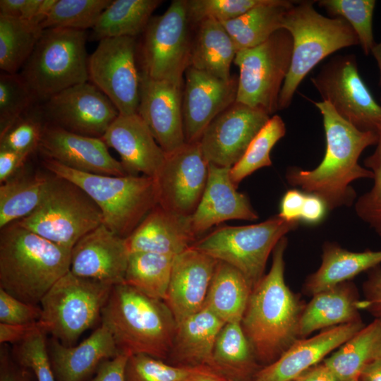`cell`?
<instances>
[{
  "label": "cell",
  "mask_w": 381,
  "mask_h": 381,
  "mask_svg": "<svg viewBox=\"0 0 381 381\" xmlns=\"http://www.w3.org/2000/svg\"><path fill=\"white\" fill-rule=\"evenodd\" d=\"M292 381H296L295 380H292Z\"/></svg>",
  "instance_id": "obj_64"
},
{
  "label": "cell",
  "mask_w": 381,
  "mask_h": 381,
  "mask_svg": "<svg viewBox=\"0 0 381 381\" xmlns=\"http://www.w3.org/2000/svg\"><path fill=\"white\" fill-rule=\"evenodd\" d=\"M182 381H229L208 366H202Z\"/></svg>",
  "instance_id": "obj_59"
},
{
  "label": "cell",
  "mask_w": 381,
  "mask_h": 381,
  "mask_svg": "<svg viewBox=\"0 0 381 381\" xmlns=\"http://www.w3.org/2000/svg\"><path fill=\"white\" fill-rule=\"evenodd\" d=\"M198 25L190 66L218 78L229 80L231 65L236 54L231 37L217 20H205Z\"/></svg>",
  "instance_id": "obj_33"
},
{
  "label": "cell",
  "mask_w": 381,
  "mask_h": 381,
  "mask_svg": "<svg viewBox=\"0 0 381 381\" xmlns=\"http://www.w3.org/2000/svg\"><path fill=\"white\" fill-rule=\"evenodd\" d=\"M47 334L44 328L38 329L15 344L12 350L14 360L32 372L37 381H56L49 357Z\"/></svg>",
  "instance_id": "obj_44"
},
{
  "label": "cell",
  "mask_w": 381,
  "mask_h": 381,
  "mask_svg": "<svg viewBox=\"0 0 381 381\" xmlns=\"http://www.w3.org/2000/svg\"><path fill=\"white\" fill-rule=\"evenodd\" d=\"M353 381H360L359 379L354 380Z\"/></svg>",
  "instance_id": "obj_63"
},
{
  "label": "cell",
  "mask_w": 381,
  "mask_h": 381,
  "mask_svg": "<svg viewBox=\"0 0 381 381\" xmlns=\"http://www.w3.org/2000/svg\"><path fill=\"white\" fill-rule=\"evenodd\" d=\"M16 222L59 246L72 250L82 237L103 224V216L97 204L83 190L52 174L38 207Z\"/></svg>",
  "instance_id": "obj_8"
},
{
  "label": "cell",
  "mask_w": 381,
  "mask_h": 381,
  "mask_svg": "<svg viewBox=\"0 0 381 381\" xmlns=\"http://www.w3.org/2000/svg\"><path fill=\"white\" fill-rule=\"evenodd\" d=\"M361 308L362 301L355 285L349 281L318 292L303 308L299 337H306L318 329L362 321Z\"/></svg>",
  "instance_id": "obj_29"
},
{
  "label": "cell",
  "mask_w": 381,
  "mask_h": 381,
  "mask_svg": "<svg viewBox=\"0 0 381 381\" xmlns=\"http://www.w3.org/2000/svg\"><path fill=\"white\" fill-rule=\"evenodd\" d=\"M174 258L148 252L130 253L124 283L149 297L164 301Z\"/></svg>",
  "instance_id": "obj_38"
},
{
  "label": "cell",
  "mask_w": 381,
  "mask_h": 381,
  "mask_svg": "<svg viewBox=\"0 0 381 381\" xmlns=\"http://www.w3.org/2000/svg\"><path fill=\"white\" fill-rule=\"evenodd\" d=\"M208 178L202 198L190 216L197 236L212 226L231 219L255 221L258 218L248 198L236 190L231 167L208 164Z\"/></svg>",
  "instance_id": "obj_25"
},
{
  "label": "cell",
  "mask_w": 381,
  "mask_h": 381,
  "mask_svg": "<svg viewBox=\"0 0 381 381\" xmlns=\"http://www.w3.org/2000/svg\"><path fill=\"white\" fill-rule=\"evenodd\" d=\"M28 155L10 150L0 149V182L13 177L25 164Z\"/></svg>",
  "instance_id": "obj_56"
},
{
  "label": "cell",
  "mask_w": 381,
  "mask_h": 381,
  "mask_svg": "<svg viewBox=\"0 0 381 381\" xmlns=\"http://www.w3.org/2000/svg\"><path fill=\"white\" fill-rule=\"evenodd\" d=\"M111 2V0H56L41 27L42 30L92 29Z\"/></svg>",
  "instance_id": "obj_41"
},
{
  "label": "cell",
  "mask_w": 381,
  "mask_h": 381,
  "mask_svg": "<svg viewBox=\"0 0 381 381\" xmlns=\"http://www.w3.org/2000/svg\"><path fill=\"white\" fill-rule=\"evenodd\" d=\"M202 366H176L145 354L128 357L126 381H182Z\"/></svg>",
  "instance_id": "obj_45"
},
{
  "label": "cell",
  "mask_w": 381,
  "mask_h": 381,
  "mask_svg": "<svg viewBox=\"0 0 381 381\" xmlns=\"http://www.w3.org/2000/svg\"><path fill=\"white\" fill-rule=\"evenodd\" d=\"M217 262L193 247L175 256L164 302L176 323L204 307Z\"/></svg>",
  "instance_id": "obj_22"
},
{
  "label": "cell",
  "mask_w": 381,
  "mask_h": 381,
  "mask_svg": "<svg viewBox=\"0 0 381 381\" xmlns=\"http://www.w3.org/2000/svg\"><path fill=\"white\" fill-rule=\"evenodd\" d=\"M42 0H1L0 15L34 21Z\"/></svg>",
  "instance_id": "obj_53"
},
{
  "label": "cell",
  "mask_w": 381,
  "mask_h": 381,
  "mask_svg": "<svg viewBox=\"0 0 381 381\" xmlns=\"http://www.w3.org/2000/svg\"><path fill=\"white\" fill-rule=\"evenodd\" d=\"M40 328L45 329L44 325L40 320L23 325L0 323V343L1 344L6 343L17 344Z\"/></svg>",
  "instance_id": "obj_55"
},
{
  "label": "cell",
  "mask_w": 381,
  "mask_h": 381,
  "mask_svg": "<svg viewBox=\"0 0 381 381\" xmlns=\"http://www.w3.org/2000/svg\"><path fill=\"white\" fill-rule=\"evenodd\" d=\"M265 0H186L190 23L205 20L224 23L235 19L262 4Z\"/></svg>",
  "instance_id": "obj_47"
},
{
  "label": "cell",
  "mask_w": 381,
  "mask_h": 381,
  "mask_svg": "<svg viewBox=\"0 0 381 381\" xmlns=\"http://www.w3.org/2000/svg\"><path fill=\"white\" fill-rule=\"evenodd\" d=\"M100 321L111 334L120 353L145 354L167 361L177 323L164 301L123 282L113 286Z\"/></svg>",
  "instance_id": "obj_4"
},
{
  "label": "cell",
  "mask_w": 381,
  "mask_h": 381,
  "mask_svg": "<svg viewBox=\"0 0 381 381\" xmlns=\"http://www.w3.org/2000/svg\"><path fill=\"white\" fill-rule=\"evenodd\" d=\"M270 117L261 109L235 102L209 124L198 141L205 158L217 166L233 167Z\"/></svg>",
  "instance_id": "obj_17"
},
{
  "label": "cell",
  "mask_w": 381,
  "mask_h": 381,
  "mask_svg": "<svg viewBox=\"0 0 381 381\" xmlns=\"http://www.w3.org/2000/svg\"><path fill=\"white\" fill-rule=\"evenodd\" d=\"M296 381H340L337 376L322 361L310 368L301 375Z\"/></svg>",
  "instance_id": "obj_58"
},
{
  "label": "cell",
  "mask_w": 381,
  "mask_h": 381,
  "mask_svg": "<svg viewBox=\"0 0 381 381\" xmlns=\"http://www.w3.org/2000/svg\"><path fill=\"white\" fill-rule=\"evenodd\" d=\"M71 250L13 222L1 229L0 288L27 303L38 305L70 271Z\"/></svg>",
  "instance_id": "obj_3"
},
{
  "label": "cell",
  "mask_w": 381,
  "mask_h": 381,
  "mask_svg": "<svg viewBox=\"0 0 381 381\" xmlns=\"http://www.w3.org/2000/svg\"><path fill=\"white\" fill-rule=\"evenodd\" d=\"M298 222L278 214L256 224L218 228L191 246L237 269L253 289L264 276L267 260L279 240Z\"/></svg>",
  "instance_id": "obj_10"
},
{
  "label": "cell",
  "mask_w": 381,
  "mask_h": 381,
  "mask_svg": "<svg viewBox=\"0 0 381 381\" xmlns=\"http://www.w3.org/2000/svg\"><path fill=\"white\" fill-rule=\"evenodd\" d=\"M85 30H43L20 77L35 101L46 102L71 86L89 81Z\"/></svg>",
  "instance_id": "obj_7"
},
{
  "label": "cell",
  "mask_w": 381,
  "mask_h": 381,
  "mask_svg": "<svg viewBox=\"0 0 381 381\" xmlns=\"http://www.w3.org/2000/svg\"><path fill=\"white\" fill-rule=\"evenodd\" d=\"M38 149L45 158L75 170L95 174L128 175L100 138L73 133L49 123L44 126Z\"/></svg>",
  "instance_id": "obj_21"
},
{
  "label": "cell",
  "mask_w": 381,
  "mask_h": 381,
  "mask_svg": "<svg viewBox=\"0 0 381 381\" xmlns=\"http://www.w3.org/2000/svg\"><path fill=\"white\" fill-rule=\"evenodd\" d=\"M49 176L15 175L0 186V229L31 214L42 202Z\"/></svg>",
  "instance_id": "obj_37"
},
{
  "label": "cell",
  "mask_w": 381,
  "mask_h": 381,
  "mask_svg": "<svg viewBox=\"0 0 381 381\" xmlns=\"http://www.w3.org/2000/svg\"><path fill=\"white\" fill-rule=\"evenodd\" d=\"M208 164L199 142L186 143L167 154L154 177L157 205L181 215L191 216L207 184Z\"/></svg>",
  "instance_id": "obj_15"
},
{
  "label": "cell",
  "mask_w": 381,
  "mask_h": 381,
  "mask_svg": "<svg viewBox=\"0 0 381 381\" xmlns=\"http://www.w3.org/2000/svg\"><path fill=\"white\" fill-rule=\"evenodd\" d=\"M182 110L186 142H198L209 124L236 101L238 76L218 78L188 66L185 71Z\"/></svg>",
  "instance_id": "obj_18"
},
{
  "label": "cell",
  "mask_w": 381,
  "mask_h": 381,
  "mask_svg": "<svg viewBox=\"0 0 381 381\" xmlns=\"http://www.w3.org/2000/svg\"><path fill=\"white\" fill-rule=\"evenodd\" d=\"M129 356L120 353L102 361L94 376L87 381H126L125 370Z\"/></svg>",
  "instance_id": "obj_51"
},
{
  "label": "cell",
  "mask_w": 381,
  "mask_h": 381,
  "mask_svg": "<svg viewBox=\"0 0 381 381\" xmlns=\"http://www.w3.org/2000/svg\"><path fill=\"white\" fill-rule=\"evenodd\" d=\"M285 133L282 119L278 115L271 116L252 140L243 157L231 167V179L236 187L256 170L272 165L270 152Z\"/></svg>",
  "instance_id": "obj_40"
},
{
  "label": "cell",
  "mask_w": 381,
  "mask_h": 381,
  "mask_svg": "<svg viewBox=\"0 0 381 381\" xmlns=\"http://www.w3.org/2000/svg\"><path fill=\"white\" fill-rule=\"evenodd\" d=\"M294 2L265 0L241 16L221 23L231 37L236 53L263 43L282 29L284 17Z\"/></svg>",
  "instance_id": "obj_31"
},
{
  "label": "cell",
  "mask_w": 381,
  "mask_h": 381,
  "mask_svg": "<svg viewBox=\"0 0 381 381\" xmlns=\"http://www.w3.org/2000/svg\"><path fill=\"white\" fill-rule=\"evenodd\" d=\"M377 133L375 151L364 160L365 167L373 174V184L358 198L355 210L361 220L381 236V126Z\"/></svg>",
  "instance_id": "obj_46"
},
{
  "label": "cell",
  "mask_w": 381,
  "mask_h": 381,
  "mask_svg": "<svg viewBox=\"0 0 381 381\" xmlns=\"http://www.w3.org/2000/svg\"><path fill=\"white\" fill-rule=\"evenodd\" d=\"M135 37H119L99 41L88 58L89 81L112 102L119 114L138 111L140 73L135 59Z\"/></svg>",
  "instance_id": "obj_14"
},
{
  "label": "cell",
  "mask_w": 381,
  "mask_h": 381,
  "mask_svg": "<svg viewBox=\"0 0 381 381\" xmlns=\"http://www.w3.org/2000/svg\"><path fill=\"white\" fill-rule=\"evenodd\" d=\"M363 327L362 321L351 322L325 329L310 338L298 339L275 361L262 367L253 381H292Z\"/></svg>",
  "instance_id": "obj_24"
},
{
  "label": "cell",
  "mask_w": 381,
  "mask_h": 381,
  "mask_svg": "<svg viewBox=\"0 0 381 381\" xmlns=\"http://www.w3.org/2000/svg\"><path fill=\"white\" fill-rule=\"evenodd\" d=\"M322 116L326 150L322 161L313 170L289 168L288 183L308 194L321 198L328 210L351 206L356 193L351 183L360 179H373L372 171L358 164L362 152L375 145L377 133L363 131L342 118L327 102H315Z\"/></svg>",
  "instance_id": "obj_1"
},
{
  "label": "cell",
  "mask_w": 381,
  "mask_h": 381,
  "mask_svg": "<svg viewBox=\"0 0 381 381\" xmlns=\"http://www.w3.org/2000/svg\"><path fill=\"white\" fill-rule=\"evenodd\" d=\"M41 111L52 125L100 138L119 115L109 97L90 81L51 97Z\"/></svg>",
  "instance_id": "obj_16"
},
{
  "label": "cell",
  "mask_w": 381,
  "mask_h": 381,
  "mask_svg": "<svg viewBox=\"0 0 381 381\" xmlns=\"http://www.w3.org/2000/svg\"><path fill=\"white\" fill-rule=\"evenodd\" d=\"M371 54L375 57L377 63V66H378V68L380 70V83L381 86V42L378 44L377 43L375 44V45L374 46V47L373 48L371 51Z\"/></svg>",
  "instance_id": "obj_61"
},
{
  "label": "cell",
  "mask_w": 381,
  "mask_h": 381,
  "mask_svg": "<svg viewBox=\"0 0 381 381\" xmlns=\"http://www.w3.org/2000/svg\"><path fill=\"white\" fill-rule=\"evenodd\" d=\"M160 0H114L104 9L92 28L91 37H135L144 32Z\"/></svg>",
  "instance_id": "obj_35"
},
{
  "label": "cell",
  "mask_w": 381,
  "mask_h": 381,
  "mask_svg": "<svg viewBox=\"0 0 381 381\" xmlns=\"http://www.w3.org/2000/svg\"><path fill=\"white\" fill-rule=\"evenodd\" d=\"M286 246L284 236L272 251L270 270L252 290L241 321L262 367L275 361L299 339V322L305 306L285 283Z\"/></svg>",
  "instance_id": "obj_2"
},
{
  "label": "cell",
  "mask_w": 381,
  "mask_h": 381,
  "mask_svg": "<svg viewBox=\"0 0 381 381\" xmlns=\"http://www.w3.org/2000/svg\"><path fill=\"white\" fill-rule=\"evenodd\" d=\"M113 286L68 272L40 303V321L47 334L66 346H74L82 334L101 320Z\"/></svg>",
  "instance_id": "obj_9"
},
{
  "label": "cell",
  "mask_w": 381,
  "mask_h": 381,
  "mask_svg": "<svg viewBox=\"0 0 381 381\" xmlns=\"http://www.w3.org/2000/svg\"><path fill=\"white\" fill-rule=\"evenodd\" d=\"M365 299L362 308L366 309L375 319L381 320V267L378 265L368 270L363 284Z\"/></svg>",
  "instance_id": "obj_50"
},
{
  "label": "cell",
  "mask_w": 381,
  "mask_h": 381,
  "mask_svg": "<svg viewBox=\"0 0 381 381\" xmlns=\"http://www.w3.org/2000/svg\"><path fill=\"white\" fill-rule=\"evenodd\" d=\"M212 361L214 370L229 381H253L262 368L241 322L225 323L217 336Z\"/></svg>",
  "instance_id": "obj_32"
},
{
  "label": "cell",
  "mask_w": 381,
  "mask_h": 381,
  "mask_svg": "<svg viewBox=\"0 0 381 381\" xmlns=\"http://www.w3.org/2000/svg\"><path fill=\"white\" fill-rule=\"evenodd\" d=\"M190 216L156 205L126 238L129 253L148 252L176 256L198 240Z\"/></svg>",
  "instance_id": "obj_26"
},
{
  "label": "cell",
  "mask_w": 381,
  "mask_h": 381,
  "mask_svg": "<svg viewBox=\"0 0 381 381\" xmlns=\"http://www.w3.org/2000/svg\"><path fill=\"white\" fill-rule=\"evenodd\" d=\"M42 30L32 21L0 15V68L16 74L31 55Z\"/></svg>",
  "instance_id": "obj_39"
},
{
  "label": "cell",
  "mask_w": 381,
  "mask_h": 381,
  "mask_svg": "<svg viewBox=\"0 0 381 381\" xmlns=\"http://www.w3.org/2000/svg\"><path fill=\"white\" fill-rule=\"evenodd\" d=\"M224 325L205 306L187 317L177 323L172 348L166 362L183 367L208 366L214 370L213 350Z\"/></svg>",
  "instance_id": "obj_28"
},
{
  "label": "cell",
  "mask_w": 381,
  "mask_h": 381,
  "mask_svg": "<svg viewBox=\"0 0 381 381\" xmlns=\"http://www.w3.org/2000/svg\"><path fill=\"white\" fill-rule=\"evenodd\" d=\"M0 350V381H32V372L20 365L10 354L5 344Z\"/></svg>",
  "instance_id": "obj_52"
},
{
  "label": "cell",
  "mask_w": 381,
  "mask_h": 381,
  "mask_svg": "<svg viewBox=\"0 0 381 381\" xmlns=\"http://www.w3.org/2000/svg\"><path fill=\"white\" fill-rule=\"evenodd\" d=\"M360 381H381V357L371 361L361 371Z\"/></svg>",
  "instance_id": "obj_60"
},
{
  "label": "cell",
  "mask_w": 381,
  "mask_h": 381,
  "mask_svg": "<svg viewBox=\"0 0 381 381\" xmlns=\"http://www.w3.org/2000/svg\"><path fill=\"white\" fill-rule=\"evenodd\" d=\"M306 195L296 189L286 191L282 198L278 215L288 222L301 220Z\"/></svg>",
  "instance_id": "obj_54"
},
{
  "label": "cell",
  "mask_w": 381,
  "mask_h": 381,
  "mask_svg": "<svg viewBox=\"0 0 381 381\" xmlns=\"http://www.w3.org/2000/svg\"><path fill=\"white\" fill-rule=\"evenodd\" d=\"M44 168L83 190L97 204L103 224L126 238L157 205L154 178L145 175L111 176L86 173L44 158Z\"/></svg>",
  "instance_id": "obj_5"
},
{
  "label": "cell",
  "mask_w": 381,
  "mask_h": 381,
  "mask_svg": "<svg viewBox=\"0 0 381 381\" xmlns=\"http://www.w3.org/2000/svg\"><path fill=\"white\" fill-rule=\"evenodd\" d=\"M292 52V37L285 29L278 30L256 47L238 52L234 60L239 68L236 102L261 109L270 116L278 111Z\"/></svg>",
  "instance_id": "obj_11"
},
{
  "label": "cell",
  "mask_w": 381,
  "mask_h": 381,
  "mask_svg": "<svg viewBox=\"0 0 381 381\" xmlns=\"http://www.w3.org/2000/svg\"><path fill=\"white\" fill-rule=\"evenodd\" d=\"M44 126L39 114H23L0 135V149L30 155L38 149Z\"/></svg>",
  "instance_id": "obj_48"
},
{
  "label": "cell",
  "mask_w": 381,
  "mask_h": 381,
  "mask_svg": "<svg viewBox=\"0 0 381 381\" xmlns=\"http://www.w3.org/2000/svg\"><path fill=\"white\" fill-rule=\"evenodd\" d=\"M129 255L126 238L102 224L73 247L70 271L82 278L115 286L124 282Z\"/></svg>",
  "instance_id": "obj_20"
},
{
  "label": "cell",
  "mask_w": 381,
  "mask_h": 381,
  "mask_svg": "<svg viewBox=\"0 0 381 381\" xmlns=\"http://www.w3.org/2000/svg\"><path fill=\"white\" fill-rule=\"evenodd\" d=\"M252 290L237 269L218 260L204 306L225 323L241 322Z\"/></svg>",
  "instance_id": "obj_34"
},
{
  "label": "cell",
  "mask_w": 381,
  "mask_h": 381,
  "mask_svg": "<svg viewBox=\"0 0 381 381\" xmlns=\"http://www.w3.org/2000/svg\"><path fill=\"white\" fill-rule=\"evenodd\" d=\"M380 339L381 320L375 319L325 358L323 363L340 381L358 379L363 369L375 358Z\"/></svg>",
  "instance_id": "obj_36"
},
{
  "label": "cell",
  "mask_w": 381,
  "mask_h": 381,
  "mask_svg": "<svg viewBox=\"0 0 381 381\" xmlns=\"http://www.w3.org/2000/svg\"><path fill=\"white\" fill-rule=\"evenodd\" d=\"M101 139L119 153L128 175L143 173L154 178L167 157L138 113L119 114Z\"/></svg>",
  "instance_id": "obj_23"
},
{
  "label": "cell",
  "mask_w": 381,
  "mask_h": 381,
  "mask_svg": "<svg viewBox=\"0 0 381 381\" xmlns=\"http://www.w3.org/2000/svg\"><path fill=\"white\" fill-rule=\"evenodd\" d=\"M183 88V84L155 80L140 72L137 113L166 154L172 153L186 143L182 110Z\"/></svg>",
  "instance_id": "obj_19"
},
{
  "label": "cell",
  "mask_w": 381,
  "mask_h": 381,
  "mask_svg": "<svg viewBox=\"0 0 381 381\" xmlns=\"http://www.w3.org/2000/svg\"><path fill=\"white\" fill-rule=\"evenodd\" d=\"M190 23L186 0H174L162 15L152 17L143 32L142 73L155 80L184 83L192 48Z\"/></svg>",
  "instance_id": "obj_12"
},
{
  "label": "cell",
  "mask_w": 381,
  "mask_h": 381,
  "mask_svg": "<svg viewBox=\"0 0 381 381\" xmlns=\"http://www.w3.org/2000/svg\"><path fill=\"white\" fill-rule=\"evenodd\" d=\"M47 348L56 381H87L102 361L120 354L111 334L102 325L78 345L66 346L52 337Z\"/></svg>",
  "instance_id": "obj_27"
},
{
  "label": "cell",
  "mask_w": 381,
  "mask_h": 381,
  "mask_svg": "<svg viewBox=\"0 0 381 381\" xmlns=\"http://www.w3.org/2000/svg\"><path fill=\"white\" fill-rule=\"evenodd\" d=\"M381 357V339L376 350L375 358Z\"/></svg>",
  "instance_id": "obj_62"
},
{
  "label": "cell",
  "mask_w": 381,
  "mask_h": 381,
  "mask_svg": "<svg viewBox=\"0 0 381 381\" xmlns=\"http://www.w3.org/2000/svg\"><path fill=\"white\" fill-rule=\"evenodd\" d=\"M327 209L321 198L312 194L306 195L301 220L309 224L318 223L323 219Z\"/></svg>",
  "instance_id": "obj_57"
},
{
  "label": "cell",
  "mask_w": 381,
  "mask_h": 381,
  "mask_svg": "<svg viewBox=\"0 0 381 381\" xmlns=\"http://www.w3.org/2000/svg\"><path fill=\"white\" fill-rule=\"evenodd\" d=\"M35 98L20 75L4 73L0 76V135L20 119Z\"/></svg>",
  "instance_id": "obj_43"
},
{
  "label": "cell",
  "mask_w": 381,
  "mask_h": 381,
  "mask_svg": "<svg viewBox=\"0 0 381 381\" xmlns=\"http://www.w3.org/2000/svg\"><path fill=\"white\" fill-rule=\"evenodd\" d=\"M42 308L20 301L0 288V323L23 325L40 320Z\"/></svg>",
  "instance_id": "obj_49"
},
{
  "label": "cell",
  "mask_w": 381,
  "mask_h": 381,
  "mask_svg": "<svg viewBox=\"0 0 381 381\" xmlns=\"http://www.w3.org/2000/svg\"><path fill=\"white\" fill-rule=\"evenodd\" d=\"M314 1H296L286 13L282 28L291 35L293 52L282 87L278 110L288 108L307 74L322 59L342 48L359 44L346 20L327 18L313 7Z\"/></svg>",
  "instance_id": "obj_6"
},
{
  "label": "cell",
  "mask_w": 381,
  "mask_h": 381,
  "mask_svg": "<svg viewBox=\"0 0 381 381\" xmlns=\"http://www.w3.org/2000/svg\"><path fill=\"white\" fill-rule=\"evenodd\" d=\"M311 82L322 101L329 102L342 118L361 131L377 132L381 106L360 76L354 54L334 56Z\"/></svg>",
  "instance_id": "obj_13"
},
{
  "label": "cell",
  "mask_w": 381,
  "mask_h": 381,
  "mask_svg": "<svg viewBox=\"0 0 381 381\" xmlns=\"http://www.w3.org/2000/svg\"><path fill=\"white\" fill-rule=\"evenodd\" d=\"M381 263V250L352 252L339 245L326 242L322 248V262L318 270L308 276L304 284L306 294L318 292L348 282L358 274Z\"/></svg>",
  "instance_id": "obj_30"
},
{
  "label": "cell",
  "mask_w": 381,
  "mask_h": 381,
  "mask_svg": "<svg viewBox=\"0 0 381 381\" xmlns=\"http://www.w3.org/2000/svg\"><path fill=\"white\" fill-rule=\"evenodd\" d=\"M319 6L334 18L346 20L355 32L359 44L368 55L375 45L373 32L374 0H320Z\"/></svg>",
  "instance_id": "obj_42"
}]
</instances>
